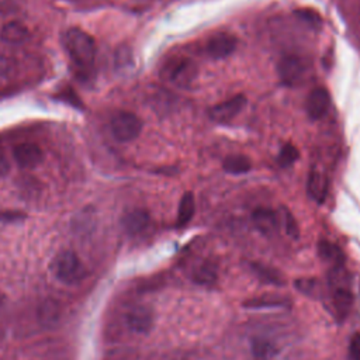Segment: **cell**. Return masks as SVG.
Listing matches in <instances>:
<instances>
[{
    "label": "cell",
    "mask_w": 360,
    "mask_h": 360,
    "mask_svg": "<svg viewBox=\"0 0 360 360\" xmlns=\"http://www.w3.org/2000/svg\"><path fill=\"white\" fill-rule=\"evenodd\" d=\"M64 44L69 58L79 68H90L96 58V43L92 36L80 29H71L65 33Z\"/></svg>",
    "instance_id": "1"
},
{
    "label": "cell",
    "mask_w": 360,
    "mask_h": 360,
    "mask_svg": "<svg viewBox=\"0 0 360 360\" xmlns=\"http://www.w3.org/2000/svg\"><path fill=\"white\" fill-rule=\"evenodd\" d=\"M51 272L57 280L69 286L82 282L86 276L82 261L72 251L59 252L51 264Z\"/></svg>",
    "instance_id": "2"
},
{
    "label": "cell",
    "mask_w": 360,
    "mask_h": 360,
    "mask_svg": "<svg viewBox=\"0 0 360 360\" xmlns=\"http://www.w3.org/2000/svg\"><path fill=\"white\" fill-rule=\"evenodd\" d=\"M111 133L118 143H131L143 131L141 118L131 111H118L111 118Z\"/></svg>",
    "instance_id": "3"
},
{
    "label": "cell",
    "mask_w": 360,
    "mask_h": 360,
    "mask_svg": "<svg viewBox=\"0 0 360 360\" xmlns=\"http://www.w3.org/2000/svg\"><path fill=\"white\" fill-rule=\"evenodd\" d=\"M196 76L197 66L193 61L187 58H173L172 61L166 62L162 69V78L179 87H186L192 85Z\"/></svg>",
    "instance_id": "4"
},
{
    "label": "cell",
    "mask_w": 360,
    "mask_h": 360,
    "mask_svg": "<svg viewBox=\"0 0 360 360\" xmlns=\"http://www.w3.org/2000/svg\"><path fill=\"white\" fill-rule=\"evenodd\" d=\"M278 73L283 85L297 86L305 75V64L297 55H285L279 61Z\"/></svg>",
    "instance_id": "5"
},
{
    "label": "cell",
    "mask_w": 360,
    "mask_h": 360,
    "mask_svg": "<svg viewBox=\"0 0 360 360\" xmlns=\"http://www.w3.org/2000/svg\"><path fill=\"white\" fill-rule=\"evenodd\" d=\"M245 106H247L245 94H236L225 101H221L213 106L208 111V115L213 122L228 123L233 117H236L239 113H241Z\"/></svg>",
    "instance_id": "6"
},
{
    "label": "cell",
    "mask_w": 360,
    "mask_h": 360,
    "mask_svg": "<svg viewBox=\"0 0 360 360\" xmlns=\"http://www.w3.org/2000/svg\"><path fill=\"white\" fill-rule=\"evenodd\" d=\"M126 324L137 335H147L154 325L152 311L145 305L133 307L126 315Z\"/></svg>",
    "instance_id": "7"
},
{
    "label": "cell",
    "mask_w": 360,
    "mask_h": 360,
    "mask_svg": "<svg viewBox=\"0 0 360 360\" xmlns=\"http://www.w3.org/2000/svg\"><path fill=\"white\" fill-rule=\"evenodd\" d=\"M331 108V94L325 87H315L307 97L305 110L311 120H321Z\"/></svg>",
    "instance_id": "8"
},
{
    "label": "cell",
    "mask_w": 360,
    "mask_h": 360,
    "mask_svg": "<svg viewBox=\"0 0 360 360\" xmlns=\"http://www.w3.org/2000/svg\"><path fill=\"white\" fill-rule=\"evenodd\" d=\"M236 45H238L236 37L228 33H218L208 40L207 54L213 59H224L236 50Z\"/></svg>",
    "instance_id": "9"
},
{
    "label": "cell",
    "mask_w": 360,
    "mask_h": 360,
    "mask_svg": "<svg viewBox=\"0 0 360 360\" xmlns=\"http://www.w3.org/2000/svg\"><path fill=\"white\" fill-rule=\"evenodd\" d=\"M13 158L20 168L34 169L43 162L44 154L38 145L31 144V143H24V144H19L17 147H15Z\"/></svg>",
    "instance_id": "10"
},
{
    "label": "cell",
    "mask_w": 360,
    "mask_h": 360,
    "mask_svg": "<svg viewBox=\"0 0 360 360\" xmlns=\"http://www.w3.org/2000/svg\"><path fill=\"white\" fill-rule=\"evenodd\" d=\"M123 228L129 235H140L143 233L151 224V215L147 210L134 208L124 214L122 219Z\"/></svg>",
    "instance_id": "11"
},
{
    "label": "cell",
    "mask_w": 360,
    "mask_h": 360,
    "mask_svg": "<svg viewBox=\"0 0 360 360\" xmlns=\"http://www.w3.org/2000/svg\"><path fill=\"white\" fill-rule=\"evenodd\" d=\"M252 221L264 235L275 233L279 226L278 214L273 210L265 207H259L252 213Z\"/></svg>",
    "instance_id": "12"
},
{
    "label": "cell",
    "mask_w": 360,
    "mask_h": 360,
    "mask_svg": "<svg viewBox=\"0 0 360 360\" xmlns=\"http://www.w3.org/2000/svg\"><path fill=\"white\" fill-rule=\"evenodd\" d=\"M307 193L315 203L322 204L328 194V179L318 171H311L307 179Z\"/></svg>",
    "instance_id": "13"
},
{
    "label": "cell",
    "mask_w": 360,
    "mask_h": 360,
    "mask_svg": "<svg viewBox=\"0 0 360 360\" xmlns=\"http://www.w3.org/2000/svg\"><path fill=\"white\" fill-rule=\"evenodd\" d=\"M30 31L29 29L20 22H9L6 23L2 30H0V38L8 44L19 45L29 40Z\"/></svg>",
    "instance_id": "14"
},
{
    "label": "cell",
    "mask_w": 360,
    "mask_h": 360,
    "mask_svg": "<svg viewBox=\"0 0 360 360\" xmlns=\"http://www.w3.org/2000/svg\"><path fill=\"white\" fill-rule=\"evenodd\" d=\"M318 255L321 259H324L325 262H329L333 268H340L345 264V255L342 252V250L329 243V241H319L318 247H317Z\"/></svg>",
    "instance_id": "15"
},
{
    "label": "cell",
    "mask_w": 360,
    "mask_h": 360,
    "mask_svg": "<svg viewBox=\"0 0 360 360\" xmlns=\"http://www.w3.org/2000/svg\"><path fill=\"white\" fill-rule=\"evenodd\" d=\"M218 273H217V266L211 262H204L200 266H197L193 273H192V280L197 286L203 287H210L217 282Z\"/></svg>",
    "instance_id": "16"
},
{
    "label": "cell",
    "mask_w": 360,
    "mask_h": 360,
    "mask_svg": "<svg viewBox=\"0 0 360 360\" xmlns=\"http://www.w3.org/2000/svg\"><path fill=\"white\" fill-rule=\"evenodd\" d=\"M194 213H196V200H194L193 193L187 192L180 199L179 208H178V217H176V225L179 228L186 226L194 217Z\"/></svg>",
    "instance_id": "17"
},
{
    "label": "cell",
    "mask_w": 360,
    "mask_h": 360,
    "mask_svg": "<svg viewBox=\"0 0 360 360\" xmlns=\"http://www.w3.org/2000/svg\"><path fill=\"white\" fill-rule=\"evenodd\" d=\"M222 168L231 175H244L252 169V162L245 155H228L222 162Z\"/></svg>",
    "instance_id": "18"
},
{
    "label": "cell",
    "mask_w": 360,
    "mask_h": 360,
    "mask_svg": "<svg viewBox=\"0 0 360 360\" xmlns=\"http://www.w3.org/2000/svg\"><path fill=\"white\" fill-rule=\"evenodd\" d=\"M251 353L254 360H272L276 354V346L269 339L255 338L251 342Z\"/></svg>",
    "instance_id": "19"
},
{
    "label": "cell",
    "mask_w": 360,
    "mask_h": 360,
    "mask_svg": "<svg viewBox=\"0 0 360 360\" xmlns=\"http://www.w3.org/2000/svg\"><path fill=\"white\" fill-rule=\"evenodd\" d=\"M353 305V294L346 287H338L333 293V307L340 318H345Z\"/></svg>",
    "instance_id": "20"
},
{
    "label": "cell",
    "mask_w": 360,
    "mask_h": 360,
    "mask_svg": "<svg viewBox=\"0 0 360 360\" xmlns=\"http://www.w3.org/2000/svg\"><path fill=\"white\" fill-rule=\"evenodd\" d=\"M252 272L265 283H271V285H276V286H283L285 285V278L282 276L280 272H278L276 269L268 266V265H262V264H257L254 262L251 265Z\"/></svg>",
    "instance_id": "21"
},
{
    "label": "cell",
    "mask_w": 360,
    "mask_h": 360,
    "mask_svg": "<svg viewBox=\"0 0 360 360\" xmlns=\"http://www.w3.org/2000/svg\"><path fill=\"white\" fill-rule=\"evenodd\" d=\"M289 303L287 298L280 296H261L244 303L247 308H276V307H286Z\"/></svg>",
    "instance_id": "22"
},
{
    "label": "cell",
    "mask_w": 360,
    "mask_h": 360,
    "mask_svg": "<svg viewBox=\"0 0 360 360\" xmlns=\"http://www.w3.org/2000/svg\"><path fill=\"white\" fill-rule=\"evenodd\" d=\"M300 157L298 150L293 144H285L278 155V164L280 168L291 166Z\"/></svg>",
    "instance_id": "23"
},
{
    "label": "cell",
    "mask_w": 360,
    "mask_h": 360,
    "mask_svg": "<svg viewBox=\"0 0 360 360\" xmlns=\"http://www.w3.org/2000/svg\"><path fill=\"white\" fill-rule=\"evenodd\" d=\"M59 318V307H58V303L55 301H45L43 305H41V310H40V319L43 321L44 325H52L58 321Z\"/></svg>",
    "instance_id": "24"
},
{
    "label": "cell",
    "mask_w": 360,
    "mask_h": 360,
    "mask_svg": "<svg viewBox=\"0 0 360 360\" xmlns=\"http://www.w3.org/2000/svg\"><path fill=\"white\" fill-rule=\"evenodd\" d=\"M282 218H283V224H285V229L286 233L293 238V239H298L300 238V229H298V224L294 218V215L290 213V210H287L286 207L282 208Z\"/></svg>",
    "instance_id": "25"
},
{
    "label": "cell",
    "mask_w": 360,
    "mask_h": 360,
    "mask_svg": "<svg viewBox=\"0 0 360 360\" xmlns=\"http://www.w3.org/2000/svg\"><path fill=\"white\" fill-rule=\"evenodd\" d=\"M294 15H296L300 20L305 22L310 27L319 29V27L322 26V19H321V16H319L317 12L311 10V9H298V10L294 12Z\"/></svg>",
    "instance_id": "26"
},
{
    "label": "cell",
    "mask_w": 360,
    "mask_h": 360,
    "mask_svg": "<svg viewBox=\"0 0 360 360\" xmlns=\"http://www.w3.org/2000/svg\"><path fill=\"white\" fill-rule=\"evenodd\" d=\"M133 61V55H131V50L127 47H122L120 50H117L115 52V64L120 68H126L131 64Z\"/></svg>",
    "instance_id": "27"
},
{
    "label": "cell",
    "mask_w": 360,
    "mask_h": 360,
    "mask_svg": "<svg viewBox=\"0 0 360 360\" xmlns=\"http://www.w3.org/2000/svg\"><path fill=\"white\" fill-rule=\"evenodd\" d=\"M315 286H317V282L315 280H308V279H301V280H296V287L307 294V296H312L315 293Z\"/></svg>",
    "instance_id": "28"
},
{
    "label": "cell",
    "mask_w": 360,
    "mask_h": 360,
    "mask_svg": "<svg viewBox=\"0 0 360 360\" xmlns=\"http://www.w3.org/2000/svg\"><path fill=\"white\" fill-rule=\"evenodd\" d=\"M349 354L353 360H360V332L354 333L353 338L350 339Z\"/></svg>",
    "instance_id": "29"
},
{
    "label": "cell",
    "mask_w": 360,
    "mask_h": 360,
    "mask_svg": "<svg viewBox=\"0 0 360 360\" xmlns=\"http://www.w3.org/2000/svg\"><path fill=\"white\" fill-rule=\"evenodd\" d=\"M24 218V214L19 213V211H2L0 213V221H8V222H13V221H19Z\"/></svg>",
    "instance_id": "30"
},
{
    "label": "cell",
    "mask_w": 360,
    "mask_h": 360,
    "mask_svg": "<svg viewBox=\"0 0 360 360\" xmlns=\"http://www.w3.org/2000/svg\"><path fill=\"white\" fill-rule=\"evenodd\" d=\"M13 66V61L8 57L0 55V75H6L12 71Z\"/></svg>",
    "instance_id": "31"
},
{
    "label": "cell",
    "mask_w": 360,
    "mask_h": 360,
    "mask_svg": "<svg viewBox=\"0 0 360 360\" xmlns=\"http://www.w3.org/2000/svg\"><path fill=\"white\" fill-rule=\"evenodd\" d=\"M9 162L3 158H0V176H5L9 172Z\"/></svg>",
    "instance_id": "32"
},
{
    "label": "cell",
    "mask_w": 360,
    "mask_h": 360,
    "mask_svg": "<svg viewBox=\"0 0 360 360\" xmlns=\"http://www.w3.org/2000/svg\"><path fill=\"white\" fill-rule=\"evenodd\" d=\"M3 303H5V296H3V293H2V291H0V308H2Z\"/></svg>",
    "instance_id": "33"
}]
</instances>
